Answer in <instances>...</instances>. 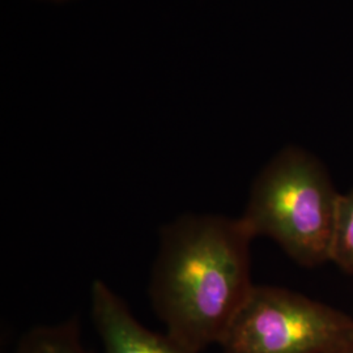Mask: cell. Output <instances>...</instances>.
I'll use <instances>...</instances> for the list:
<instances>
[{
  "label": "cell",
  "mask_w": 353,
  "mask_h": 353,
  "mask_svg": "<svg viewBox=\"0 0 353 353\" xmlns=\"http://www.w3.org/2000/svg\"><path fill=\"white\" fill-rule=\"evenodd\" d=\"M353 341V318L293 290L254 285L219 344L223 353H336Z\"/></svg>",
  "instance_id": "obj_3"
},
{
  "label": "cell",
  "mask_w": 353,
  "mask_h": 353,
  "mask_svg": "<svg viewBox=\"0 0 353 353\" xmlns=\"http://www.w3.org/2000/svg\"><path fill=\"white\" fill-rule=\"evenodd\" d=\"M90 310L103 353H192L166 332L159 334L143 326L102 280L92 283Z\"/></svg>",
  "instance_id": "obj_4"
},
{
  "label": "cell",
  "mask_w": 353,
  "mask_h": 353,
  "mask_svg": "<svg viewBox=\"0 0 353 353\" xmlns=\"http://www.w3.org/2000/svg\"><path fill=\"white\" fill-rule=\"evenodd\" d=\"M51 1H58V3H61V1H65V0H51Z\"/></svg>",
  "instance_id": "obj_8"
},
{
  "label": "cell",
  "mask_w": 353,
  "mask_h": 353,
  "mask_svg": "<svg viewBox=\"0 0 353 353\" xmlns=\"http://www.w3.org/2000/svg\"><path fill=\"white\" fill-rule=\"evenodd\" d=\"M339 198L314 157L285 148L255 178L241 219L254 239L268 237L296 263L316 267L331 262Z\"/></svg>",
  "instance_id": "obj_2"
},
{
  "label": "cell",
  "mask_w": 353,
  "mask_h": 353,
  "mask_svg": "<svg viewBox=\"0 0 353 353\" xmlns=\"http://www.w3.org/2000/svg\"><path fill=\"white\" fill-rule=\"evenodd\" d=\"M331 262L353 274V189L339 198Z\"/></svg>",
  "instance_id": "obj_6"
},
{
  "label": "cell",
  "mask_w": 353,
  "mask_h": 353,
  "mask_svg": "<svg viewBox=\"0 0 353 353\" xmlns=\"http://www.w3.org/2000/svg\"><path fill=\"white\" fill-rule=\"evenodd\" d=\"M336 353H353V341H351L347 347H344L343 350Z\"/></svg>",
  "instance_id": "obj_7"
},
{
  "label": "cell",
  "mask_w": 353,
  "mask_h": 353,
  "mask_svg": "<svg viewBox=\"0 0 353 353\" xmlns=\"http://www.w3.org/2000/svg\"><path fill=\"white\" fill-rule=\"evenodd\" d=\"M252 240L241 217L221 214H183L161 229L152 307L190 352L220 344L250 296Z\"/></svg>",
  "instance_id": "obj_1"
},
{
  "label": "cell",
  "mask_w": 353,
  "mask_h": 353,
  "mask_svg": "<svg viewBox=\"0 0 353 353\" xmlns=\"http://www.w3.org/2000/svg\"><path fill=\"white\" fill-rule=\"evenodd\" d=\"M16 353H88L75 321L30 330L19 343Z\"/></svg>",
  "instance_id": "obj_5"
}]
</instances>
